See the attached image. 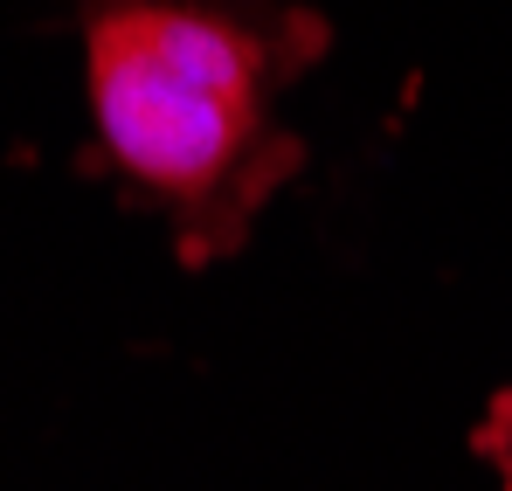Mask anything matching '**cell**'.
<instances>
[{"label": "cell", "mask_w": 512, "mask_h": 491, "mask_svg": "<svg viewBox=\"0 0 512 491\" xmlns=\"http://www.w3.org/2000/svg\"><path fill=\"white\" fill-rule=\"evenodd\" d=\"M270 90V42L222 7H90V118L104 160L167 208L187 256L236 249L270 187L298 166L291 132L270 125Z\"/></svg>", "instance_id": "cell-1"}, {"label": "cell", "mask_w": 512, "mask_h": 491, "mask_svg": "<svg viewBox=\"0 0 512 491\" xmlns=\"http://www.w3.org/2000/svg\"><path fill=\"white\" fill-rule=\"evenodd\" d=\"M485 450H492V464H499V478H506V491H512V402L492 415V429H485Z\"/></svg>", "instance_id": "cell-2"}]
</instances>
